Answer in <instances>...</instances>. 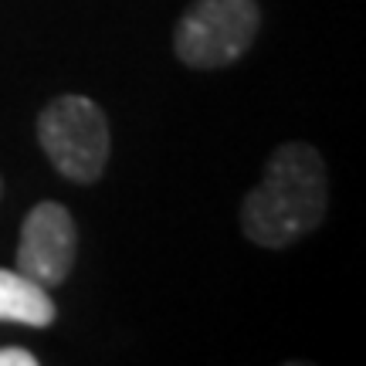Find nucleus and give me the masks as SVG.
<instances>
[{"label":"nucleus","mask_w":366,"mask_h":366,"mask_svg":"<svg viewBox=\"0 0 366 366\" xmlns=\"http://www.w3.org/2000/svg\"><path fill=\"white\" fill-rule=\"evenodd\" d=\"M54 315H58V309H54L48 288L21 274L17 268L14 272L0 268V322L44 329L54 322Z\"/></svg>","instance_id":"obj_5"},{"label":"nucleus","mask_w":366,"mask_h":366,"mask_svg":"<svg viewBox=\"0 0 366 366\" xmlns=\"http://www.w3.org/2000/svg\"><path fill=\"white\" fill-rule=\"evenodd\" d=\"M329 207V177L319 149L285 143L264 163L262 180L241 204V231L258 248H288L315 231Z\"/></svg>","instance_id":"obj_1"},{"label":"nucleus","mask_w":366,"mask_h":366,"mask_svg":"<svg viewBox=\"0 0 366 366\" xmlns=\"http://www.w3.org/2000/svg\"><path fill=\"white\" fill-rule=\"evenodd\" d=\"M75 251H79V231L71 210L44 200L21 224L17 272L44 288H58L75 264Z\"/></svg>","instance_id":"obj_4"},{"label":"nucleus","mask_w":366,"mask_h":366,"mask_svg":"<svg viewBox=\"0 0 366 366\" xmlns=\"http://www.w3.org/2000/svg\"><path fill=\"white\" fill-rule=\"evenodd\" d=\"M262 27L254 0H197L173 31V54L187 68L214 71L234 65Z\"/></svg>","instance_id":"obj_3"},{"label":"nucleus","mask_w":366,"mask_h":366,"mask_svg":"<svg viewBox=\"0 0 366 366\" xmlns=\"http://www.w3.org/2000/svg\"><path fill=\"white\" fill-rule=\"evenodd\" d=\"M38 143L54 170L75 183L99 180L112 153L105 112L85 95H61L41 109Z\"/></svg>","instance_id":"obj_2"},{"label":"nucleus","mask_w":366,"mask_h":366,"mask_svg":"<svg viewBox=\"0 0 366 366\" xmlns=\"http://www.w3.org/2000/svg\"><path fill=\"white\" fill-rule=\"evenodd\" d=\"M0 366H38V356L17 350V346H7V350H0Z\"/></svg>","instance_id":"obj_6"}]
</instances>
